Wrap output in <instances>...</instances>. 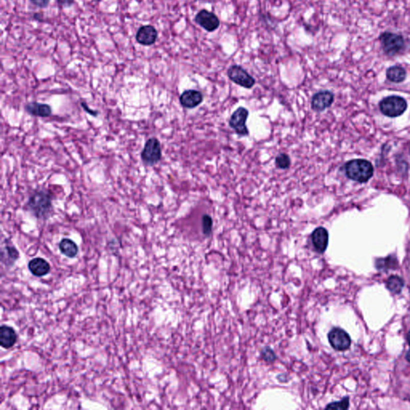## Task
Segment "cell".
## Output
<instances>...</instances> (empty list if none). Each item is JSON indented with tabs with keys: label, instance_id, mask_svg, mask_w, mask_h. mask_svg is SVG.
Returning a JSON list of instances; mask_svg holds the SVG:
<instances>
[{
	"label": "cell",
	"instance_id": "cell-12",
	"mask_svg": "<svg viewBox=\"0 0 410 410\" xmlns=\"http://www.w3.org/2000/svg\"><path fill=\"white\" fill-rule=\"evenodd\" d=\"M312 242L317 253H325L329 244V233L323 227H318L312 233Z\"/></svg>",
	"mask_w": 410,
	"mask_h": 410
},
{
	"label": "cell",
	"instance_id": "cell-3",
	"mask_svg": "<svg viewBox=\"0 0 410 410\" xmlns=\"http://www.w3.org/2000/svg\"><path fill=\"white\" fill-rule=\"evenodd\" d=\"M378 40L383 52L390 57H394L404 51L405 41L402 35L394 32H384L380 34Z\"/></svg>",
	"mask_w": 410,
	"mask_h": 410
},
{
	"label": "cell",
	"instance_id": "cell-6",
	"mask_svg": "<svg viewBox=\"0 0 410 410\" xmlns=\"http://www.w3.org/2000/svg\"><path fill=\"white\" fill-rule=\"evenodd\" d=\"M227 73L229 79L240 87L250 89L255 85V79L250 76L247 71L238 65L231 66L227 70Z\"/></svg>",
	"mask_w": 410,
	"mask_h": 410
},
{
	"label": "cell",
	"instance_id": "cell-1",
	"mask_svg": "<svg viewBox=\"0 0 410 410\" xmlns=\"http://www.w3.org/2000/svg\"><path fill=\"white\" fill-rule=\"evenodd\" d=\"M53 197L46 190H37L32 193L26 203V209L35 217L47 220L53 212Z\"/></svg>",
	"mask_w": 410,
	"mask_h": 410
},
{
	"label": "cell",
	"instance_id": "cell-4",
	"mask_svg": "<svg viewBox=\"0 0 410 410\" xmlns=\"http://www.w3.org/2000/svg\"><path fill=\"white\" fill-rule=\"evenodd\" d=\"M407 106L406 100L401 96H388L386 98L383 99L379 104L381 113L390 118H395L401 116L406 111Z\"/></svg>",
	"mask_w": 410,
	"mask_h": 410
},
{
	"label": "cell",
	"instance_id": "cell-11",
	"mask_svg": "<svg viewBox=\"0 0 410 410\" xmlns=\"http://www.w3.org/2000/svg\"><path fill=\"white\" fill-rule=\"evenodd\" d=\"M157 37V31L152 25H144L141 27L135 35L137 42L144 46H151L154 44Z\"/></svg>",
	"mask_w": 410,
	"mask_h": 410
},
{
	"label": "cell",
	"instance_id": "cell-16",
	"mask_svg": "<svg viewBox=\"0 0 410 410\" xmlns=\"http://www.w3.org/2000/svg\"><path fill=\"white\" fill-rule=\"evenodd\" d=\"M30 271L36 277H43L50 272V264L43 258H35L28 264Z\"/></svg>",
	"mask_w": 410,
	"mask_h": 410
},
{
	"label": "cell",
	"instance_id": "cell-18",
	"mask_svg": "<svg viewBox=\"0 0 410 410\" xmlns=\"http://www.w3.org/2000/svg\"><path fill=\"white\" fill-rule=\"evenodd\" d=\"M59 248L61 253L69 258H73L77 255L78 246L70 239H63L59 243Z\"/></svg>",
	"mask_w": 410,
	"mask_h": 410
},
{
	"label": "cell",
	"instance_id": "cell-5",
	"mask_svg": "<svg viewBox=\"0 0 410 410\" xmlns=\"http://www.w3.org/2000/svg\"><path fill=\"white\" fill-rule=\"evenodd\" d=\"M141 156L144 164L148 166H152L161 161L162 158V149L161 143L157 139L152 137L147 141Z\"/></svg>",
	"mask_w": 410,
	"mask_h": 410
},
{
	"label": "cell",
	"instance_id": "cell-27",
	"mask_svg": "<svg viewBox=\"0 0 410 410\" xmlns=\"http://www.w3.org/2000/svg\"><path fill=\"white\" fill-rule=\"evenodd\" d=\"M58 4L63 7H71L72 4H74V0H57Z\"/></svg>",
	"mask_w": 410,
	"mask_h": 410
},
{
	"label": "cell",
	"instance_id": "cell-9",
	"mask_svg": "<svg viewBox=\"0 0 410 410\" xmlns=\"http://www.w3.org/2000/svg\"><path fill=\"white\" fill-rule=\"evenodd\" d=\"M195 22L207 32H213L220 26L218 17L207 10H201L195 17Z\"/></svg>",
	"mask_w": 410,
	"mask_h": 410
},
{
	"label": "cell",
	"instance_id": "cell-14",
	"mask_svg": "<svg viewBox=\"0 0 410 410\" xmlns=\"http://www.w3.org/2000/svg\"><path fill=\"white\" fill-rule=\"evenodd\" d=\"M25 110L28 114L33 117L47 118L52 116V107L48 104H41L38 102H32L25 106Z\"/></svg>",
	"mask_w": 410,
	"mask_h": 410
},
{
	"label": "cell",
	"instance_id": "cell-13",
	"mask_svg": "<svg viewBox=\"0 0 410 410\" xmlns=\"http://www.w3.org/2000/svg\"><path fill=\"white\" fill-rule=\"evenodd\" d=\"M203 95L196 90H187L179 97L180 104L186 108H194L203 101Z\"/></svg>",
	"mask_w": 410,
	"mask_h": 410
},
{
	"label": "cell",
	"instance_id": "cell-28",
	"mask_svg": "<svg viewBox=\"0 0 410 410\" xmlns=\"http://www.w3.org/2000/svg\"><path fill=\"white\" fill-rule=\"evenodd\" d=\"M408 346H409V350H408V351L407 352L406 356H405V357H406L407 360H408V362H410V331L409 333H408Z\"/></svg>",
	"mask_w": 410,
	"mask_h": 410
},
{
	"label": "cell",
	"instance_id": "cell-15",
	"mask_svg": "<svg viewBox=\"0 0 410 410\" xmlns=\"http://www.w3.org/2000/svg\"><path fill=\"white\" fill-rule=\"evenodd\" d=\"M15 331L9 326L2 325L0 328V345L4 349H11L16 343Z\"/></svg>",
	"mask_w": 410,
	"mask_h": 410
},
{
	"label": "cell",
	"instance_id": "cell-2",
	"mask_svg": "<svg viewBox=\"0 0 410 410\" xmlns=\"http://www.w3.org/2000/svg\"><path fill=\"white\" fill-rule=\"evenodd\" d=\"M346 176L353 181L366 183L373 176V167L370 161L357 159L349 161L345 166Z\"/></svg>",
	"mask_w": 410,
	"mask_h": 410
},
{
	"label": "cell",
	"instance_id": "cell-25",
	"mask_svg": "<svg viewBox=\"0 0 410 410\" xmlns=\"http://www.w3.org/2000/svg\"><path fill=\"white\" fill-rule=\"evenodd\" d=\"M34 5L40 8H45L50 3V0H30Z\"/></svg>",
	"mask_w": 410,
	"mask_h": 410
},
{
	"label": "cell",
	"instance_id": "cell-24",
	"mask_svg": "<svg viewBox=\"0 0 410 410\" xmlns=\"http://www.w3.org/2000/svg\"><path fill=\"white\" fill-rule=\"evenodd\" d=\"M6 250L8 252V257L11 259V261H15V260L18 259L19 257V253L17 251L16 248L15 247H12V246H8L7 248H6Z\"/></svg>",
	"mask_w": 410,
	"mask_h": 410
},
{
	"label": "cell",
	"instance_id": "cell-22",
	"mask_svg": "<svg viewBox=\"0 0 410 410\" xmlns=\"http://www.w3.org/2000/svg\"><path fill=\"white\" fill-rule=\"evenodd\" d=\"M349 397H346L340 401L331 403L325 408H327V409H347L349 408Z\"/></svg>",
	"mask_w": 410,
	"mask_h": 410
},
{
	"label": "cell",
	"instance_id": "cell-10",
	"mask_svg": "<svg viewBox=\"0 0 410 410\" xmlns=\"http://www.w3.org/2000/svg\"><path fill=\"white\" fill-rule=\"evenodd\" d=\"M333 100H334V95L332 92H319L312 96L311 102L312 110L318 112L325 111L326 108L333 104Z\"/></svg>",
	"mask_w": 410,
	"mask_h": 410
},
{
	"label": "cell",
	"instance_id": "cell-7",
	"mask_svg": "<svg viewBox=\"0 0 410 410\" xmlns=\"http://www.w3.org/2000/svg\"><path fill=\"white\" fill-rule=\"evenodd\" d=\"M329 343L337 351H345L351 345V338L346 331L334 328L328 334Z\"/></svg>",
	"mask_w": 410,
	"mask_h": 410
},
{
	"label": "cell",
	"instance_id": "cell-20",
	"mask_svg": "<svg viewBox=\"0 0 410 410\" xmlns=\"http://www.w3.org/2000/svg\"><path fill=\"white\" fill-rule=\"evenodd\" d=\"M276 165L281 169H287L291 165L290 157L287 154L281 153L276 158Z\"/></svg>",
	"mask_w": 410,
	"mask_h": 410
},
{
	"label": "cell",
	"instance_id": "cell-26",
	"mask_svg": "<svg viewBox=\"0 0 410 410\" xmlns=\"http://www.w3.org/2000/svg\"><path fill=\"white\" fill-rule=\"evenodd\" d=\"M82 107H83V109L85 110L88 114L92 115L93 117H97L98 116V111H93V110L90 109L88 107H87V104H86L85 102H82L81 103Z\"/></svg>",
	"mask_w": 410,
	"mask_h": 410
},
{
	"label": "cell",
	"instance_id": "cell-23",
	"mask_svg": "<svg viewBox=\"0 0 410 410\" xmlns=\"http://www.w3.org/2000/svg\"><path fill=\"white\" fill-rule=\"evenodd\" d=\"M261 354H262L263 359L264 360H266L267 362H272L277 358L274 350H272L270 348H265V349H263Z\"/></svg>",
	"mask_w": 410,
	"mask_h": 410
},
{
	"label": "cell",
	"instance_id": "cell-17",
	"mask_svg": "<svg viewBox=\"0 0 410 410\" xmlns=\"http://www.w3.org/2000/svg\"><path fill=\"white\" fill-rule=\"evenodd\" d=\"M406 71L399 65H394L389 67L386 71V77L393 83H402L406 79Z\"/></svg>",
	"mask_w": 410,
	"mask_h": 410
},
{
	"label": "cell",
	"instance_id": "cell-8",
	"mask_svg": "<svg viewBox=\"0 0 410 410\" xmlns=\"http://www.w3.org/2000/svg\"><path fill=\"white\" fill-rule=\"evenodd\" d=\"M248 117V110L243 107H239L232 115L231 118L229 120V126L234 129L236 133L239 135L243 136L248 135V129L245 125Z\"/></svg>",
	"mask_w": 410,
	"mask_h": 410
},
{
	"label": "cell",
	"instance_id": "cell-19",
	"mask_svg": "<svg viewBox=\"0 0 410 410\" xmlns=\"http://www.w3.org/2000/svg\"><path fill=\"white\" fill-rule=\"evenodd\" d=\"M387 288L390 292L393 293H399L402 290L403 286H404V282L402 279L400 278L399 277L397 276H393L390 277L388 281H387Z\"/></svg>",
	"mask_w": 410,
	"mask_h": 410
},
{
	"label": "cell",
	"instance_id": "cell-29",
	"mask_svg": "<svg viewBox=\"0 0 410 410\" xmlns=\"http://www.w3.org/2000/svg\"><path fill=\"white\" fill-rule=\"evenodd\" d=\"M409 155H410V146H409Z\"/></svg>",
	"mask_w": 410,
	"mask_h": 410
},
{
	"label": "cell",
	"instance_id": "cell-21",
	"mask_svg": "<svg viewBox=\"0 0 410 410\" xmlns=\"http://www.w3.org/2000/svg\"><path fill=\"white\" fill-rule=\"evenodd\" d=\"M202 229H203V234L205 236H207V237L212 233L213 220L209 215H203V217H202Z\"/></svg>",
	"mask_w": 410,
	"mask_h": 410
}]
</instances>
